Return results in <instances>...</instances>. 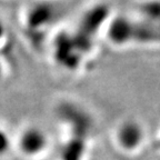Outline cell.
<instances>
[{
	"instance_id": "6da1fadb",
	"label": "cell",
	"mask_w": 160,
	"mask_h": 160,
	"mask_svg": "<svg viewBox=\"0 0 160 160\" xmlns=\"http://www.w3.org/2000/svg\"><path fill=\"white\" fill-rule=\"evenodd\" d=\"M108 36L117 46L160 43V1L141 6L138 17L116 19L110 25Z\"/></svg>"
},
{
	"instance_id": "7a4b0ae2",
	"label": "cell",
	"mask_w": 160,
	"mask_h": 160,
	"mask_svg": "<svg viewBox=\"0 0 160 160\" xmlns=\"http://www.w3.org/2000/svg\"><path fill=\"white\" fill-rule=\"evenodd\" d=\"M141 125L135 121H126L118 126L113 133V141L121 152L132 153L142 149L146 135Z\"/></svg>"
},
{
	"instance_id": "3957f363",
	"label": "cell",
	"mask_w": 160,
	"mask_h": 160,
	"mask_svg": "<svg viewBox=\"0 0 160 160\" xmlns=\"http://www.w3.org/2000/svg\"><path fill=\"white\" fill-rule=\"evenodd\" d=\"M18 150L28 159H37L48 149L47 136L40 129L27 127L18 136Z\"/></svg>"
},
{
	"instance_id": "277c9868",
	"label": "cell",
	"mask_w": 160,
	"mask_h": 160,
	"mask_svg": "<svg viewBox=\"0 0 160 160\" xmlns=\"http://www.w3.org/2000/svg\"><path fill=\"white\" fill-rule=\"evenodd\" d=\"M157 147H158V149L160 150V130H159V132H158V136H157Z\"/></svg>"
}]
</instances>
